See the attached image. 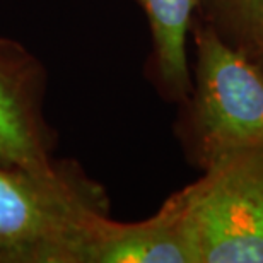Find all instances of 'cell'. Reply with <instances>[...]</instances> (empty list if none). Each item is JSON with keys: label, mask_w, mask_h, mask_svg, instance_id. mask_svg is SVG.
Instances as JSON below:
<instances>
[{"label": "cell", "mask_w": 263, "mask_h": 263, "mask_svg": "<svg viewBox=\"0 0 263 263\" xmlns=\"http://www.w3.org/2000/svg\"><path fill=\"white\" fill-rule=\"evenodd\" d=\"M109 197L73 161L50 173L0 162V263H86Z\"/></svg>", "instance_id": "obj_1"}, {"label": "cell", "mask_w": 263, "mask_h": 263, "mask_svg": "<svg viewBox=\"0 0 263 263\" xmlns=\"http://www.w3.org/2000/svg\"><path fill=\"white\" fill-rule=\"evenodd\" d=\"M192 91L180 106L175 134L200 171L243 152L263 149V73L248 55L195 15Z\"/></svg>", "instance_id": "obj_2"}, {"label": "cell", "mask_w": 263, "mask_h": 263, "mask_svg": "<svg viewBox=\"0 0 263 263\" xmlns=\"http://www.w3.org/2000/svg\"><path fill=\"white\" fill-rule=\"evenodd\" d=\"M202 173L181 188L195 263H263V149Z\"/></svg>", "instance_id": "obj_3"}, {"label": "cell", "mask_w": 263, "mask_h": 263, "mask_svg": "<svg viewBox=\"0 0 263 263\" xmlns=\"http://www.w3.org/2000/svg\"><path fill=\"white\" fill-rule=\"evenodd\" d=\"M46 68L19 41L0 36V162L34 173L59 166L45 117Z\"/></svg>", "instance_id": "obj_4"}, {"label": "cell", "mask_w": 263, "mask_h": 263, "mask_svg": "<svg viewBox=\"0 0 263 263\" xmlns=\"http://www.w3.org/2000/svg\"><path fill=\"white\" fill-rule=\"evenodd\" d=\"M183 193L178 190L154 215L139 222L103 217L86 263H195L183 226Z\"/></svg>", "instance_id": "obj_5"}, {"label": "cell", "mask_w": 263, "mask_h": 263, "mask_svg": "<svg viewBox=\"0 0 263 263\" xmlns=\"http://www.w3.org/2000/svg\"><path fill=\"white\" fill-rule=\"evenodd\" d=\"M202 0H137L151 31L145 72L166 101L181 104L192 91L186 40Z\"/></svg>", "instance_id": "obj_6"}, {"label": "cell", "mask_w": 263, "mask_h": 263, "mask_svg": "<svg viewBox=\"0 0 263 263\" xmlns=\"http://www.w3.org/2000/svg\"><path fill=\"white\" fill-rule=\"evenodd\" d=\"M197 15L239 48L263 24V0H202Z\"/></svg>", "instance_id": "obj_7"}, {"label": "cell", "mask_w": 263, "mask_h": 263, "mask_svg": "<svg viewBox=\"0 0 263 263\" xmlns=\"http://www.w3.org/2000/svg\"><path fill=\"white\" fill-rule=\"evenodd\" d=\"M239 50L245 51V53L248 55V59L253 62L263 73V24L239 46Z\"/></svg>", "instance_id": "obj_8"}]
</instances>
